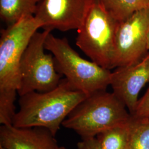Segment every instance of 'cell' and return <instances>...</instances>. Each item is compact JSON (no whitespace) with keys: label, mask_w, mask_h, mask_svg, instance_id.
<instances>
[{"label":"cell","mask_w":149,"mask_h":149,"mask_svg":"<svg viewBox=\"0 0 149 149\" xmlns=\"http://www.w3.org/2000/svg\"><path fill=\"white\" fill-rule=\"evenodd\" d=\"M17 93L0 92V123L12 125L16 114L15 102Z\"/></svg>","instance_id":"9a60e30c"},{"label":"cell","mask_w":149,"mask_h":149,"mask_svg":"<svg viewBox=\"0 0 149 149\" xmlns=\"http://www.w3.org/2000/svg\"><path fill=\"white\" fill-rule=\"evenodd\" d=\"M128 122L107 129L96 136L103 149H125L128 139Z\"/></svg>","instance_id":"5bb4252c"},{"label":"cell","mask_w":149,"mask_h":149,"mask_svg":"<svg viewBox=\"0 0 149 149\" xmlns=\"http://www.w3.org/2000/svg\"><path fill=\"white\" fill-rule=\"evenodd\" d=\"M147 48L149 52V27L147 33Z\"/></svg>","instance_id":"ac0fdd59"},{"label":"cell","mask_w":149,"mask_h":149,"mask_svg":"<svg viewBox=\"0 0 149 149\" xmlns=\"http://www.w3.org/2000/svg\"><path fill=\"white\" fill-rule=\"evenodd\" d=\"M55 137L46 128H18L13 125H2L0 149H58Z\"/></svg>","instance_id":"30bf717a"},{"label":"cell","mask_w":149,"mask_h":149,"mask_svg":"<svg viewBox=\"0 0 149 149\" xmlns=\"http://www.w3.org/2000/svg\"><path fill=\"white\" fill-rule=\"evenodd\" d=\"M40 28L34 16L29 15L1 30L0 92L18 93L21 85L22 58L32 37Z\"/></svg>","instance_id":"5b68a950"},{"label":"cell","mask_w":149,"mask_h":149,"mask_svg":"<svg viewBox=\"0 0 149 149\" xmlns=\"http://www.w3.org/2000/svg\"><path fill=\"white\" fill-rule=\"evenodd\" d=\"M149 9L134 13L119 23L115 40L113 69L140 61L148 53L147 33Z\"/></svg>","instance_id":"52a82bcc"},{"label":"cell","mask_w":149,"mask_h":149,"mask_svg":"<svg viewBox=\"0 0 149 149\" xmlns=\"http://www.w3.org/2000/svg\"><path fill=\"white\" fill-rule=\"evenodd\" d=\"M58 149H67L66 148H65V147H63V146H59V148Z\"/></svg>","instance_id":"d6986e66"},{"label":"cell","mask_w":149,"mask_h":149,"mask_svg":"<svg viewBox=\"0 0 149 149\" xmlns=\"http://www.w3.org/2000/svg\"><path fill=\"white\" fill-rule=\"evenodd\" d=\"M131 114L138 117L149 116V86L144 95L139 99L135 109Z\"/></svg>","instance_id":"2e32d148"},{"label":"cell","mask_w":149,"mask_h":149,"mask_svg":"<svg viewBox=\"0 0 149 149\" xmlns=\"http://www.w3.org/2000/svg\"><path fill=\"white\" fill-rule=\"evenodd\" d=\"M117 21L93 0L85 19L77 29L76 44L93 61L106 69H113Z\"/></svg>","instance_id":"277c9868"},{"label":"cell","mask_w":149,"mask_h":149,"mask_svg":"<svg viewBox=\"0 0 149 149\" xmlns=\"http://www.w3.org/2000/svg\"><path fill=\"white\" fill-rule=\"evenodd\" d=\"M77 149H103L96 137L82 139L77 145Z\"/></svg>","instance_id":"e0dca14e"},{"label":"cell","mask_w":149,"mask_h":149,"mask_svg":"<svg viewBox=\"0 0 149 149\" xmlns=\"http://www.w3.org/2000/svg\"><path fill=\"white\" fill-rule=\"evenodd\" d=\"M125 149H149V116L138 117L130 114Z\"/></svg>","instance_id":"4fadbf2b"},{"label":"cell","mask_w":149,"mask_h":149,"mask_svg":"<svg viewBox=\"0 0 149 149\" xmlns=\"http://www.w3.org/2000/svg\"><path fill=\"white\" fill-rule=\"evenodd\" d=\"M45 48L53 54L58 71L76 89L90 95L106 90L111 85V70L82 58L66 38L56 37L50 32Z\"/></svg>","instance_id":"3957f363"},{"label":"cell","mask_w":149,"mask_h":149,"mask_svg":"<svg viewBox=\"0 0 149 149\" xmlns=\"http://www.w3.org/2000/svg\"><path fill=\"white\" fill-rule=\"evenodd\" d=\"M50 29L37 32L32 37L22 58L19 71V96L32 92H45L59 85L62 74L56 68L53 54L45 53V42Z\"/></svg>","instance_id":"8992f818"},{"label":"cell","mask_w":149,"mask_h":149,"mask_svg":"<svg viewBox=\"0 0 149 149\" xmlns=\"http://www.w3.org/2000/svg\"><path fill=\"white\" fill-rule=\"evenodd\" d=\"M93 0H41L34 17L44 29L68 31L78 29Z\"/></svg>","instance_id":"ba28073f"},{"label":"cell","mask_w":149,"mask_h":149,"mask_svg":"<svg viewBox=\"0 0 149 149\" xmlns=\"http://www.w3.org/2000/svg\"><path fill=\"white\" fill-rule=\"evenodd\" d=\"M41 0H0V17L8 26L19 21L22 17L34 15Z\"/></svg>","instance_id":"8fae6325"},{"label":"cell","mask_w":149,"mask_h":149,"mask_svg":"<svg viewBox=\"0 0 149 149\" xmlns=\"http://www.w3.org/2000/svg\"><path fill=\"white\" fill-rule=\"evenodd\" d=\"M117 21H123L134 13L149 9V0H96Z\"/></svg>","instance_id":"7c38bea8"},{"label":"cell","mask_w":149,"mask_h":149,"mask_svg":"<svg viewBox=\"0 0 149 149\" xmlns=\"http://www.w3.org/2000/svg\"><path fill=\"white\" fill-rule=\"evenodd\" d=\"M130 117L125 105L113 92L101 91L88 95L76 107L62 125L82 139L88 138L127 122Z\"/></svg>","instance_id":"7a4b0ae2"},{"label":"cell","mask_w":149,"mask_h":149,"mask_svg":"<svg viewBox=\"0 0 149 149\" xmlns=\"http://www.w3.org/2000/svg\"><path fill=\"white\" fill-rule=\"evenodd\" d=\"M149 82V52L135 64L117 67L112 72L113 92L132 114L139 101V95Z\"/></svg>","instance_id":"9c48e42d"},{"label":"cell","mask_w":149,"mask_h":149,"mask_svg":"<svg viewBox=\"0 0 149 149\" xmlns=\"http://www.w3.org/2000/svg\"><path fill=\"white\" fill-rule=\"evenodd\" d=\"M88 96L76 89L65 78L61 79L52 90L20 96L19 109L12 125L18 128H46L55 136L66 118Z\"/></svg>","instance_id":"6da1fadb"}]
</instances>
